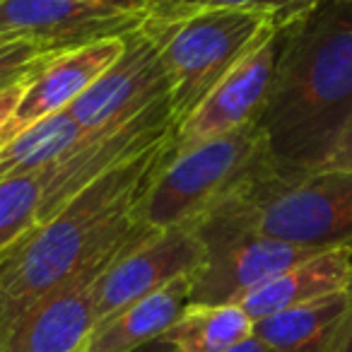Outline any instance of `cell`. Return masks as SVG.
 I'll return each mask as SVG.
<instances>
[{"instance_id":"obj_6","label":"cell","mask_w":352,"mask_h":352,"mask_svg":"<svg viewBox=\"0 0 352 352\" xmlns=\"http://www.w3.org/2000/svg\"><path fill=\"white\" fill-rule=\"evenodd\" d=\"M188 227L206 249L201 268L191 275V304H239L270 278L321 254L254 232L241 191Z\"/></svg>"},{"instance_id":"obj_13","label":"cell","mask_w":352,"mask_h":352,"mask_svg":"<svg viewBox=\"0 0 352 352\" xmlns=\"http://www.w3.org/2000/svg\"><path fill=\"white\" fill-rule=\"evenodd\" d=\"M191 275L171 280L164 287L97 321L85 340L82 352H135L162 340V336L191 304Z\"/></svg>"},{"instance_id":"obj_25","label":"cell","mask_w":352,"mask_h":352,"mask_svg":"<svg viewBox=\"0 0 352 352\" xmlns=\"http://www.w3.org/2000/svg\"><path fill=\"white\" fill-rule=\"evenodd\" d=\"M135 352H174V347H171L166 340H155V342H150V345L140 347V350H135Z\"/></svg>"},{"instance_id":"obj_15","label":"cell","mask_w":352,"mask_h":352,"mask_svg":"<svg viewBox=\"0 0 352 352\" xmlns=\"http://www.w3.org/2000/svg\"><path fill=\"white\" fill-rule=\"evenodd\" d=\"M350 302L352 289L285 309L256 321L254 336L278 352H326Z\"/></svg>"},{"instance_id":"obj_21","label":"cell","mask_w":352,"mask_h":352,"mask_svg":"<svg viewBox=\"0 0 352 352\" xmlns=\"http://www.w3.org/2000/svg\"><path fill=\"white\" fill-rule=\"evenodd\" d=\"M321 169L328 171H352V118L347 121V126L342 128L340 138L333 145L331 155H328L326 164Z\"/></svg>"},{"instance_id":"obj_2","label":"cell","mask_w":352,"mask_h":352,"mask_svg":"<svg viewBox=\"0 0 352 352\" xmlns=\"http://www.w3.org/2000/svg\"><path fill=\"white\" fill-rule=\"evenodd\" d=\"M352 118V3L321 0L280 32V54L258 128L278 169L326 164Z\"/></svg>"},{"instance_id":"obj_12","label":"cell","mask_w":352,"mask_h":352,"mask_svg":"<svg viewBox=\"0 0 352 352\" xmlns=\"http://www.w3.org/2000/svg\"><path fill=\"white\" fill-rule=\"evenodd\" d=\"M126 49V36L99 39L63 54H51L25 85V92L3 133V145L34 123L65 111L80 94L87 92ZM0 145V147H3Z\"/></svg>"},{"instance_id":"obj_3","label":"cell","mask_w":352,"mask_h":352,"mask_svg":"<svg viewBox=\"0 0 352 352\" xmlns=\"http://www.w3.org/2000/svg\"><path fill=\"white\" fill-rule=\"evenodd\" d=\"M268 166H273V160L258 123L241 126L186 150H171V157L142 196L135 220L147 230L193 225Z\"/></svg>"},{"instance_id":"obj_10","label":"cell","mask_w":352,"mask_h":352,"mask_svg":"<svg viewBox=\"0 0 352 352\" xmlns=\"http://www.w3.org/2000/svg\"><path fill=\"white\" fill-rule=\"evenodd\" d=\"M280 32L265 34L174 128V150H186L258 121L278 63Z\"/></svg>"},{"instance_id":"obj_8","label":"cell","mask_w":352,"mask_h":352,"mask_svg":"<svg viewBox=\"0 0 352 352\" xmlns=\"http://www.w3.org/2000/svg\"><path fill=\"white\" fill-rule=\"evenodd\" d=\"M203 258L206 249L188 225L140 232L104 270L97 289L94 323L171 280L196 273Z\"/></svg>"},{"instance_id":"obj_1","label":"cell","mask_w":352,"mask_h":352,"mask_svg":"<svg viewBox=\"0 0 352 352\" xmlns=\"http://www.w3.org/2000/svg\"><path fill=\"white\" fill-rule=\"evenodd\" d=\"M174 150V135L121 162L0 256V342L46 297L142 230L135 210Z\"/></svg>"},{"instance_id":"obj_27","label":"cell","mask_w":352,"mask_h":352,"mask_svg":"<svg viewBox=\"0 0 352 352\" xmlns=\"http://www.w3.org/2000/svg\"><path fill=\"white\" fill-rule=\"evenodd\" d=\"M78 352H82V350H78Z\"/></svg>"},{"instance_id":"obj_11","label":"cell","mask_w":352,"mask_h":352,"mask_svg":"<svg viewBox=\"0 0 352 352\" xmlns=\"http://www.w3.org/2000/svg\"><path fill=\"white\" fill-rule=\"evenodd\" d=\"M142 227L140 232H145ZM138 232V234H140ZM135 234V236H138ZM135 236L118 246L104 258L75 275L70 283L56 289L51 297L39 302L15 331L0 342V352H78L82 350L89 331L94 326V307H97V289L104 270L111 261L131 244Z\"/></svg>"},{"instance_id":"obj_20","label":"cell","mask_w":352,"mask_h":352,"mask_svg":"<svg viewBox=\"0 0 352 352\" xmlns=\"http://www.w3.org/2000/svg\"><path fill=\"white\" fill-rule=\"evenodd\" d=\"M51 54L15 36H0V89L27 80Z\"/></svg>"},{"instance_id":"obj_22","label":"cell","mask_w":352,"mask_h":352,"mask_svg":"<svg viewBox=\"0 0 352 352\" xmlns=\"http://www.w3.org/2000/svg\"><path fill=\"white\" fill-rule=\"evenodd\" d=\"M27 80H22V82H17V85H10V87H6V89H0V145H3V133H6L8 123H10L12 113H15L17 104H20V99H22Z\"/></svg>"},{"instance_id":"obj_24","label":"cell","mask_w":352,"mask_h":352,"mask_svg":"<svg viewBox=\"0 0 352 352\" xmlns=\"http://www.w3.org/2000/svg\"><path fill=\"white\" fill-rule=\"evenodd\" d=\"M225 352H278V350H273V347H270L268 342L261 340V338L251 336V338H246L244 342H239V345L230 347V350H225Z\"/></svg>"},{"instance_id":"obj_19","label":"cell","mask_w":352,"mask_h":352,"mask_svg":"<svg viewBox=\"0 0 352 352\" xmlns=\"http://www.w3.org/2000/svg\"><path fill=\"white\" fill-rule=\"evenodd\" d=\"M321 0H155L147 17H176L198 10H256L270 15L280 27H289L314 10Z\"/></svg>"},{"instance_id":"obj_18","label":"cell","mask_w":352,"mask_h":352,"mask_svg":"<svg viewBox=\"0 0 352 352\" xmlns=\"http://www.w3.org/2000/svg\"><path fill=\"white\" fill-rule=\"evenodd\" d=\"M44 193L41 169L0 182V256L39 227Z\"/></svg>"},{"instance_id":"obj_9","label":"cell","mask_w":352,"mask_h":352,"mask_svg":"<svg viewBox=\"0 0 352 352\" xmlns=\"http://www.w3.org/2000/svg\"><path fill=\"white\" fill-rule=\"evenodd\" d=\"M162 99H169V80L157 44L140 27L126 36V49L116 63L65 111L89 135L123 126Z\"/></svg>"},{"instance_id":"obj_16","label":"cell","mask_w":352,"mask_h":352,"mask_svg":"<svg viewBox=\"0 0 352 352\" xmlns=\"http://www.w3.org/2000/svg\"><path fill=\"white\" fill-rule=\"evenodd\" d=\"M254 336V318L239 304H188L162 336L176 352H225Z\"/></svg>"},{"instance_id":"obj_5","label":"cell","mask_w":352,"mask_h":352,"mask_svg":"<svg viewBox=\"0 0 352 352\" xmlns=\"http://www.w3.org/2000/svg\"><path fill=\"white\" fill-rule=\"evenodd\" d=\"M254 232L307 249L352 246V171L268 166L241 188Z\"/></svg>"},{"instance_id":"obj_23","label":"cell","mask_w":352,"mask_h":352,"mask_svg":"<svg viewBox=\"0 0 352 352\" xmlns=\"http://www.w3.org/2000/svg\"><path fill=\"white\" fill-rule=\"evenodd\" d=\"M326 352H352V302L347 314L342 316L340 326H338L336 336L331 338Z\"/></svg>"},{"instance_id":"obj_7","label":"cell","mask_w":352,"mask_h":352,"mask_svg":"<svg viewBox=\"0 0 352 352\" xmlns=\"http://www.w3.org/2000/svg\"><path fill=\"white\" fill-rule=\"evenodd\" d=\"M155 0H0V36L63 54L140 30Z\"/></svg>"},{"instance_id":"obj_17","label":"cell","mask_w":352,"mask_h":352,"mask_svg":"<svg viewBox=\"0 0 352 352\" xmlns=\"http://www.w3.org/2000/svg\"><path fill=\"white\" fill-rule=\"evenodd\" d=\"M85 135L87 133L68 111H58L34 123L0 147V182L44 169L82 142Z\"/></svg>"},{"instance_id":"obj_14","label":"cell","mask_w":352,"mask_h":352,"mask_svg":"<svg viewBox=\"0 0 352 352\" xmlns=\"http://www.w3.org/2000/svg\"><path fill=\"white\" fill-rule=\"evenodd\" d=\"M352 289V246L326 249L270 278L239 302L251 318L261 321L285 309Z\"/></svg>"},{"instance_id":"obj_26","label":"cell","mask_w":352,"mask_h":352,"mask_svg":"<svg viewBox=\"0 0 352 352\" xmlns=\"http://www.w3.org/2000/svg\"><path fill=\"white\" fill-rule=\"evenodd\" d=\"M345 3H352V0H345Z\"/></svg>"},{"instance_id":"obj_4","label":"cell","mask_w":352,"mask_h":352,"mask_svg":"<svg viewBox=\"0 0 352 352\" xmlns=\"http://www.w3.org/2000/svg\"><path fill=\"white\" fill-rule=\"evenodd\" d=\"M169 80V111L174 126L273 30H283L265 12L198 10L176 17H145Z\"/></svg>"}]
</instances>
